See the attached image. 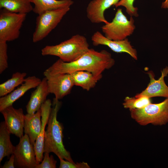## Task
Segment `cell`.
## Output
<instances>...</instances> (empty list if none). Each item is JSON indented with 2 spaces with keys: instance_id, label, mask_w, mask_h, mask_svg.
Here are the masks:
<instances>
[{
  "instance_id": "7",
  "label": "cell",
  "mask_w": 168,
  "mask_h": 168,
  "mask_svg": "<svg viewBox=\"0 0 168 168\" xmlns=\"http://www.w3.org/2000/svg\"><path fill=\"white\" fill-rule=\"evenodd\" d=\"M0 12V40L12 41L19 37L26 14L13 12L4 9Z\"/></svg>"
},
{
  "instance_id": "29",
  "label": "cell",
  "mask_w": 168,
  "mask_h": 168,
  "mask_svg": "<svg viewBox=\"0 0 168 168\" xmlns=\"http://www.w3.org/2000/svg\"><path fill=\"white\" fill-rule=\"evenodd\" d=\"M161 8L168 10V0H165L161 4Z\"/></svg>"
},
{
  "instance_id": "3",
  "label": "cell",
  "mask_w": 168,
  "mask_h": 168,
  "mask_svg": "<svg viewBox=\"0 0 168 168\" xmlns=\"http://www.w3.org/2000/svg\"><path fill=\"white\" fill-rule=\"evenodd\" d=\"M90 49L86 37L77 34L58 44L45 46L41 54L43 56H56L63 62H71L78 59Z\"/></svg>"
},
{
  "instance_id": "28",
  "label": "cell",
  "mask_w": 168,
  "mask_h": 168,
  "mask_svg": "<svg viewBox=\"0 0 168 168\" xmlns=\"http://www.w3.org/2000/svg\"><path fill=\"white\" fill-rule=\"evenodd\" d=\"M15 156L13 154L9 158V160L6 161L3 166H2V168H14L15 167Z\"/></svg>"
},
{
  "instance_id": "20",
  "label": "cell",
  "mask_w": 168,
  "mask_h": 168,
  "mask_svg": "<svg viewBox=\"0 0 168 168\" xmlns=\"http://www.w3.org/2000/svg\"><path fill=\"white\" fill-rule=\"evenodd\" d=\"M30 0H0V8L10 12L26 14L33 10Z\"/></svg>"
},
{
  "instance_id": "24",
  "label": "cell",
  "mask_w": 168,
  "mask_h": 168,
  "mask_svg": "<svg viewBox=\"0 0 168 168\" xmlns=\"http://www.w3.org/2000/svg\"><path fill=\"white\" fill-rule=\"evenodd\" d=\"M7 42L0 40V74L8 67Z\"/></svg>"
},
{
  "instance_id": "11",
  "label": "cell",
  "mask_w": 168,
  "mask_h": 168,
  "mask_svg": "<svg viewBox=\"0 0 168 168\" xmlns=\"http://www.w3.org/2000/svg\"><path fill=\"white\" fill-rule=\"evenodd\" d=\"M0 112L3 116L7 128L10 133L19 138L22 137L25 117L22 109H15L12 105Z\"/></svg>"
},
{
  "instance_id": "16",
  "label": "cell",
  "mask_w": 168,
  "mask_h": 168,
  "mask_svg": "<svg viewBox=\"0 0 168 168\" xmlns=\"http://www.w3.org/2000/svg\"><path fill=\"white\" fill-rule=\"evenodd\" d=\"M49 92L47 79L44 77L41 82L31 93L29 100L26 106L27 114H33L40 109L47 100Z\"/></svg>"
},
{
  "instance_id": "13",
  "label": "cell",
  "mask_w": 168,
  "mask_h": 168,
  "mask_svg": "<svg viewBox=\"0 0 168 168\" xmlns=\"http://www.w3.org/2000/svg\"><path fill=\"white\" fill-rule=\"evenodd\" d=\"M42 80L35 76H29L25 78L24 82L10 93L0 98V111L12 105L22 96L28 91L36 87Z\"/></svg>"
},
{
  "instance_id": "12",
  "label": "cell",
  "mask_w": 168,
  "mask_h": 168,
  "mask_svg": "<svg viewBox=\"0 0 168 168\" xmlns=\"http://www.w3.org/2000/svg\"><path fill=\"white\" fill-rule=\"evenodd\" d=\"M161 72V76L157 80L155 78L154 74L152 71L147 72L150 78L149 83L145 90L137 94L135 96H144L150 98L156 97L168 98V86L164 81L165 77L168 74V67L164 68Z\"/></svg>"
},
{
  "instance_id": "22",
  "label": "cell",
  "mask_w": 168,
  "mask_h": 168,
  "mask_svg": "<svg viewBox=\"0 0 168 168\" xmlns=\"http://www.w3.org/2000/svg\"><path fill=\"white\" fill-rule=\"evenodd\" d=\"M27 75L26 72H16L13 73L11 78L0 85V97L4 96L12 92L15 88L22 84Z\"/></svg>"
},
{
  "instance_id": "23",
  "label": "cell",
  "mask_w": 168,
  "mask_h": 168,
  "mask_svg": "<svg viewBox=\"0 0 168 168\" xmlns=\"http://www.w3.org/2000/svg\"><path fill=\"white\" fill-rule=\"evenodd\" d=\"M151 103V98L146 96L138 97L126 96L124 99L122 104L124 108L128 109L130 110L142 108Z\"/></svg>"
},
{
  "instance_id": "17",
  "label": "cell",
  "mask_w": 168,
  "mask_h": 168,
  "mask_svg": "<svg viewBox=\"0 0 168 168\" xmlns=\"http://www.w3.org/2000/svg\"><path fill=\"white\" fill-rule=\"evenodd\" d=\"M42 127L41 111L40 109L33 114L25 115L24 131L27 135L33 146Z\"/></svg>"
},
{
  "instance_id": "25",
  "label": "cell",
  "mask_w": 168,
  "mask_h": 168,
  "mask_svg": "<svg viewBox=\"0 0 168 168\" xmlns=\"http://www.w3.org/2000/svg\"><path fill=\"white\" fill-rule=\"evenodd\" d=\"M135 0H120L114 6L116 7L122 6L124 7L127 14L130 16H138V8L133 5Z\"/></svg>"
},
{
  "instance_id": "1",
  "label": "cell",
  "mask_w": 168,
  "mask_h": 168,
  "mask_svg": "<svg viewBox=\"0 0 168 168\" xmlns=\"http://www.w3.org/2000/svg\"><path fill=\"white\" fill-rule=\"evenodd\" d=\"M115 61L111 54L105 50L100 51L90 49L77 60L71 62H63L59 59L44 72L49 74L68 73L77 71H86L91 72L96 78L100 80L102 73L114 65Z\"/></svg>"
},
{
  "instance_id": "4",
  "label": "cell",
  "mask_w": 168,
  "mask_h": 168,
  "mask_svg": "<svg viewBox=\"0 0 168 168\" xmlns=\"http://www.w3.org/2000/svg\"><path fill=\"white\" fill-rule=\"evenodd\" d=\"M130 111L131 118L140 125H165L168 123V98L160 103H151L144 108Z\"/></svg>"
},
{
  "instance_id": "21",
  "label": "cell",
  "mask_w": 168,
  "mask_h": 168,
  "mask_svg": "<svg viewBox=\"0 0 168 168\" xmlns=\"http://www.w3.org/2000/svg\"><path fill=\"white\" fill-rule=\"evenodd\" d=\"M11 133L8 130L5 121L0 124V163L6 156L13 154L15 147L10 139Z\"/></svg>"
},
{
  "instance_id": "27",
  "label": "cell",
  "mask_w": 168,
  "mask_h": 168,
  "mask_svg": "<svg viewBox=\"0 0 168 168\" xmlns=\"http://www.w3.org/2000/svg\"><path fill=\"white\" fill-rule=\"evenodd\" d=\"M63 166L64 168H90L88 164L85 162L72 163L66 160L64 161Z\"/></svg>"
},
{
  "instance_id": "18",
  "label": "cell",
  "mask_w": 168,
  "mask_h": 168,
  "mask_svg": "<svg viewBox=\"0 0 168 168\" xmlns=\"http://www.w3.org/2000/svg\"><path fill=\"white\" fill-rule=\"evenodd\" d=\"M34 4L32 11L39 15L45 11L70 7L74 2L72 0H30Z\"/></svg>"
},
{
  "instance_id": "5",
  "label": "cell",
  "mask_w": 168,
  "mask_h": 168,
  "mask_svg": "<svg viewBox=\"0 0 168 168\" xmlns=\"http://www.w3.org/2000/svg\"><path fill=\"white\" fill-rule=\"evenodd\" d=\"M136 26L133 17L128 20L120 8L117 9L111 22L105 24L101 27L105 36L115 41L125 40L132 35Z\"/></svg>"
},
{
  "instance_id": "15",
  "label": "cell",
  "mask_w": 168,
  "mask_h": 168,
  "mask_svg": "<svg viewBox=\"0 0 168 168\" xmlns=\"http://www.w3.org/2000/svg\"><path fill=\"white\" fill-rule=\"evenodd\" d=\"M52 104L51 100L48 99L43 104L40 108L42 127L40 134L34 145V149L37 164L40 163L43 158L45 128L49 120Z\"/></svg>"
},
{
  "instance_id": "10",
  "label": "cell",
  "mask_w": 168,
  "mask_h": 168,
  "mask_svg": "<svg viewBox=\"0 0 168 168\" xmlns=\"http://www.w3.org/2000/svg\"><path fill=\"white\" fill-rule=\"evenodd\" d=\"M91 40L94 46L105 45L114 52L127 53L134 60L138 59L137 51L132 45L127 38L122 40H112L107 38L100 31H96L92 35Z\"/></svg>"
},
{
  "instance_id": "8",
  "label": "cell",
  "mask_w": 168,
  "mask_h": 168,
  "mask_svg": "<svg viewBox=\"0 0 168 168\" xmlns=\"http://www.w3.org/2000/svg\"><path fill=\"white\" fill-rule=\"evenodd\" d=\"M13 154L15 166L18 167L35 168L37 164L34 146L26 134L20 138L19 143L15 147Z\"/></svg>"
},
{
  "instance_id": "6",
  "label": "cell",
  "mask_w": 168,
  "mask_h": 168,
  "mask_svg": "<svg viewBox=\"0 0 168 168\" xmlns=\"http://www.w3.org/2000/svg\"><path fill=\"white\" fill-rule=\"evenodd\" d=\"M70 7L45 11L38 15L36 20L35 29L32 40L36 43L46 37L58 24Z\"/></svg>"
},
{
  "instance_id": "26",
  "label": "cell",
  "mask_w": 168,
  "mask_h": 168,
  "mask_svg": "<svg viewBox=\"0 0 168 168\" xmlns=\"http://www.w3.org/2000/svg\"><path fill=\"white\" fill-rule=\"evenodd\" d=\"M42 161L37 164L35 168H55L56 167L57 161L53 155L49 156V153L45 152Z\"/></svg>"
},
{
  "instance_id": "19",
  "label": "cell",
  "mask_w": 168,
  "mask_h": 168,
  "mask_svg": "<svg viewBox=\"0 0 168 168\" xmlns=\"http://www.w3.org/2000/svg\"><path fill=\"white\" fill-rule=\"evenodd\" d=\"M74 85L89 91L93 88L99 80L91 72L86 71H77L70 74Z\"/></svg>"
},
{
  "instance_id": "2",
  "label": "cell",
  "mask_w": 168,
  "mask_h": 168,
  "mask_svg": "<svg viewBox=\"0 0 168 168\" xmlns=\"http://www.w3.org/2000/svg\"><path fill=\"white\" fill-rule=\"evenodd\" d=\"M61 105V102L59 100L53 99L48 126L45 131L44 152H53L58 158L74 163L70 152L65 148L63 143V125L57 119Z\"/></svg>"
},
{
  "instance_id": "9",
  "label": "cell",
  "mask_w": 168,
  "mask_h": 168,
  "mask_svg": "<svg viewBox=\"0 0 168 168\" xmlns=\"http://www.w3.org/2000/svg\"><path fill=\"white\" fill-rule=\"evenodd\" d=\"M43 74L47 79L49 92L54 94L56 100H59L69 94L74 86L70 74H49L44 72Z\"/></svg>"
},
{
  "instance_id": "14",
  "label": "cell",
  "mask_w": 168,
  "mask_h": 168,
  "mask_svg": "<svg viewBox=\"0 0 168 168\" xmlns=\"http://www.w3.org/2000/svg\"><path fill=\"white\" fill-rule=\"evenodd\" d=\"M120 0H92L86 8V16L90 21L93 23L109 22L105 17V11L112 6H115Z\"/></svg>"
}]
</instances>
